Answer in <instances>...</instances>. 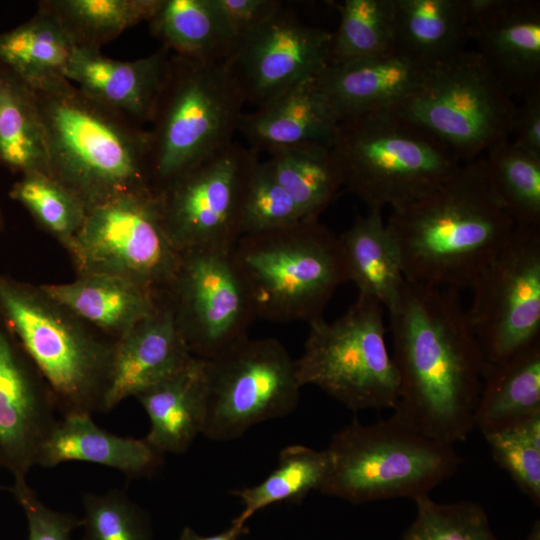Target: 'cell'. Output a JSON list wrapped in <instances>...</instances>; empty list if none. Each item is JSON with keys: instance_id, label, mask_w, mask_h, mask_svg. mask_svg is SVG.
I'll return each instance as SVG.
<instances>
[{"instance_id": "obj_25", "label": "cell", "mask_w": 540, "mask_h": 540, "mask_svg": "<svg viewBox=\"0 0 540 540\" xmlns=\"http://www.w3.org/2000/svg\"><path fill=\"white\" fill-rule=\"evenodd\" d=\"M207 396L205 360L193 357L181 370L135 397L150 422L145 439L163 455L186 452L203 432Z\"/></svg>"}, {"instance_id": "obj_45", "label": "cell", "mask_w": 540, "mask_h": 540, "mask_svg": "<svg viewBox=\"0 0 540 540\" xmlns=\"http://www.w3.org/2000/svg\"><path fill=\"white\" fill-rule=\"evenodd\" d=\"M247 532L248 527L246 524H241L233 520L226 530L210 536L200 535L191 527L186 526L182 529L178 540H238Z\"/></svg>"}, {"instance_id": "obj_12", "label": "cell", "mask_w": 540, "mask_h": 540, "mask_svg": "<svg viewBox=\"0 0 540 540\" xmlns=\"http://www.w3.org/2000/svg\"><path fill=\"white\" fill-rule=\"evenodd\" d=\"M205 363L208 396L202 435L210 440L238 439L297 407L302 386L295 359L275 338L248 336Z\"/></svg>"}, {"instance_id": "obj_34", "label": "cell", "mask_w": 540, "mask_h": 540, "mask_svg": "<svg viewBox=\"0 0 540 540\" xmlns=\"http://www.w3.org/2000/svg\"><path fill=\"white\" fill-rule=\"evenodd\" d=\"M325 450L290 445L280 451L277 467L259 484L233 491L242 505L234 521L246 522L258 511L281 502H301L311 491H319L328 471Z\"/></svg>"}, {"instance_id": "obj_6", "label": "cell", "mask_w": 540, "mask_h": 540, "mask_svg": "<svg viewBox=\"0 0 540 540\" xmlns=\"http://www.w3.org/2000/svg\"><path fill=\"white\" fill-rule=\"evenodd\" d=\"M256 318L310 323L348 282L338 236L316 221L243 235L231 251Z\"/></svg>"}, {"instance_id": "obj_17", "label": "cell", "mask_w": 540, "mask_h": 540, "mask_svg": "<svg viewBox=\"0 0 540 540\" xmlns=\"http://www.w3.org/2000/svg\"><path fill=\"white\" fill-rule=\"evenodd\" d=\"M51 389L0 318V468L27 481L59 417Z\"/></svg>"}, {"instance_id": "obj_19", "label": "cell", "mask_w": 540, "mask_h": 540, "mask_svg": "<svg viewBox=\"0 0 540 540\" xmlns=\"http://www.w3.org/2000/svg\"><path fill=\"white\" fill-rule=\"evenodd\" d=\"M171 54L161 45L146 57L126 61L74 48L66 78L93 101L141 126L153 118Z\"/></svg>"}, {"instance_id": "obj_37", "label": "cell", "mask_w": 540, "mask_h": 540, "mask_svg": "<svg viewBox=\"0 0 540 540\" xmlns=\"http://www.w3.org/2000/svg\"><path fill=\"white\" fill-rule=\"evenodd\" d=\"M9 196L20 203L63 248L76 236L87 213L83 203L48 173L20 175Z\"/></svg>"}, {"instance_id": "obj_5", "label": "cell", "mask_w": 540, "mask_h": 540, "mask_svg": "<svg viewBox=\"0 0 540 540\" xmlns=\"http://www.w3.org/2000/svg\"><path fill=\"white\" fill-rule=\"evenodd\" d=\"M330 149L343 186L368 210L417 201L463 164L441 140L392 109L339 121Z\"/></svg>"}, {"instance_id": "obj_29", "label": "cell", "mask_w": 540, "mask_h": 540, "mask_svg": "<svg viewBox=\"0 0 540 540\" xmlns=\"http://www.w3.org/2000/svg\"><path fill=\"white\" fill-rule=\"evenodd\" d=\"M74 48L59 23L37 8L27 21L0 33V64L39 90L67 80Z\"/></svg>"}, {"instance_id": "obj_33", "label": "cell", "mask_w": 540, "mask_h": 540, "mask_svg": "<svg viewBox=\"0 0 540 540\" xmlns=\"http://www.w3.org/2000/svg\"><path fill=\"white\" fill-rule=\"evenodd\" d=\"M159 0H41L75 48L101 51L127 29L148 22Z\"/></svg>"}, {"instance_id": "obj_8", "label": "cell", "mask_w": 540, "mask_h": 540, "mask_svg": "<svg viewBox=\"0 0 540 540\" xmlns=\"http://www.w3.org/2000/svg\"><path fill=\"white\" fill-rule=\"evenodd\" d=\"M324 495L359 505L429 495L462 463L455 446L428 438L393 415L334 433L328 447Z\"/></svg>"}, {"instance_id": "obj_46", "label": "cell", "mask_w": 540, "mask_h": 540, "mask_svg": "<svg viewBox=\"0 0 540 540\" xmlns=\"http://www.w3.org/2000/svg\"><path fill=\"white\" fill-rule=\"evenodd\" d=\"M526 540H540V521L534 522L530 532L527 535Z\"/></svg>"}, {"instance_id": "obj_31", "label": "cell", "mask_w": 540, "mask_h": 540, "mask_svg": "<svg viewBox=\"0 0 540 540\" xmlns=\"http://www.w3.org/2000/svg\"><path fill=\"white\" fill-rule=\"evenodd\" d=\"M0 165L20 175L48 173L45 134L35 92L1 64Z\"/></svg>"}, {"instance_id": "obj_13", "label": "cell", "mask_w": 540, "mask_h": 540, "mask_svg": "<svg viewBox=\"0 0 540 540\" xmlns=\"http://www.w3.org/2000/svg\"><path fill=\"white\" fill-rule=\"evenodd\" d=\"M258 153L232 142L156 191L166 230L183 253L231 252Z\"/></svg>"}, {"instance_id": "obj_22", "label": "cell", "mask_w": 540, "mask_h": 540, "mask_svg": "<svg viewBox=\"0 0 540 540\" xmlns=\"http://www.w3.org/2000/svg\"><path fill=\"white\" fill-rule=\"evenodd\" d=\"M317 78V77H316ZM308 79L253 112L243 113L240 132L256 153L310 143L330 146L339 119L319 89Z\"/></svg>"}, {"instance_id": "obj_21", "label": "cell", "mask_w": 540, "mask_h": 540, "mask_svg": "<svg viewBox=\"0 0 540 540\" xmlns=\"http://www.w3.org/2000/svg\"><path fill=\"white\" fill-rule=\"evenodd\" d=\"M426 68L392 50L328 64L316 82L341 121L392 109L418 87Z\"/></svg>"}, {"instance_id": "obj_41", "label": "cell", "mask_w": 540, "mask_h": 540, "mask_svg": "<svg viewBox=\"0 0 540 540\" xmlns=\"http://www.w3.org/2000/svg\"><path fill=\"white\" fill-rule=\"evenodd\" d=\"M301 221L304 220L292 198L272 176L266 164L259 161L244 200L242 236L271 231Z\"/></svg>"}, {"instance_id": "obj_10", "label": "cell", "mask_w": 540, "mask_h": 540, "mask_svg": "<svg viewBox=\"0 0 540 540\" xmlns=\"http://www.w3.org/2000/svg\"><path fill=\"white\" fill-rule=\"evenodd\" d=\"M384 307L358 296L339 318L309 324L303 352L295 359L300 385H313L358 411L394 408L399 381L386 344Z\"/></svg>"}, {"instance_id": "obj_2", "label": "cell", "mask_w": 540, "mask_h": 540, "mask_svg": "<svg viewBox=\"0 0 540 540\" xmlns=\"http://www.w3.org/2000/svg\"><path fill=\"white\" fill-rule=\"evenodd\" d=\"M386 226L407 282L457 292L471 288L515 228L484 157L462 164L423 198L393 209Z\"/></svg>"}, {"instance_id": "obj_26", "label": "cell", "mask_w": 540, "mask_h": 540, "mask_svg": "<svg viewBox=\"0 0 540 540\" xmlns=\"http://www.w3.org/2000/svg\"><path fill=\"white\" fill-rule=\"evenodd\" d=\"M348 281L358 296L379 302L387 311L400 297L406 283L397 246L382 218V211L368 210L338 236Z\"/></svg>"}, {"instance_id": "obj_24", "label": "cell", "mask_w": 540, "mask_h": 540, "mask_svg": "<svg viewBox=\"0 0 540 540\" xmlns=\"http://www.w3.org/2000/svg\"><path fill=\"white\" fill-rule=\"evenodd\" d=\"M66 283L40 284L42 290L113 341L153 314L163 299L121 277L76 275Z\"/></svg>"}, {"instance_id": "obj_30", "label": "cell", "mask_w": 540, "mask_h": 540, "mask_svg": "<svg viewBox=\"0 0 540 540\" xmlns=\"http://www.w3.org/2000/svg\"><path fill=\"white\" fill-rule=\"evenodd\" d=\"M540 413V340L487 367L474 424L482 433Z\"/></svg>"}, {"instance_id": "obj_16", "label": "cell", "mask_w": 540, "mask_h": 540, "mask_svg": "<svg viewBox=\"0 0 540 540\" xmlns=\"http://www.w3.org/2000/svg\"><path fill=\"white\" fill-rule=\"evenodd\" d=\"M332 34L305 24L283 6L244 36L233 55V69L246 102L260 107L316 78L329 64Z\"/></svg>"}, {"instance_id": "obj_3", "label": "cell", "mask_w": 540, "mask_h": 540, "mask_svg": "<svg viewBox=\"0 0 540 540\" xmlns=\"http://www.w3.org/2000/svg\"><path fill=\"white\" fill-rule=\"evenodd\" d=\"M48 174L90 210L153 188L150 133L83 94L68 80L34 90Z\"/></svg>"}, {"instance_id": "obj_35", "label": "cell", "mask_w": 540, "mask_h": 540, "mask_svg": "<svg viewBox=\"0 0 540 540\" xmlns=\"http://www.w3.org/2000/svg\"><path fill=\"white\" fill-rule=\"evenodd\" d=\"M486 153L491 185L515 226L540 227V156L508 139Z\"/></svg>"}, {"instance_id": "obj_9", "label": "cell", "mask_w": 540, "mask_h": 540, "mask_svg": "<svg viewBox=\"0 0 540 540\" xmlns=\"http://www.w3.org/2000/svg\"><path fill=\"white\" fill-rule=\"evenodd\" d=\"M513 96L477 51L428 66L418 87L392 108L446 144L464 164L511 135Z\"/></svg>"}, {"instance_id": "obj_7", "label": "cell", "mask_w": 540, "mask_h": 540, "mask_svg": "<svg viewBox=\"0 0 540 540\" xmlns=\"http://www.w3.org/2000/svg\"><path fill=\"white\" fill-rule=\"evenodd\" d=\"M246 99L233 56L204 62L171 54L150 122V180L155 191L233 142Z\"/></svg>"}, {"instance_id": "obj_27", "label": "cell", "mask_w": 540, "mask_h": 540, "mask_svg": "<svg viewBox=\"0 0 540 540\" xmlns=\"http://www.w3.org/2000/svg\"><path fill=\"white\" fill-rule=\"evenodd\" d=\"M466 0H394V50L431 66L464 51Z\"/></svg>"}, {"instance_id": "obj_43", "label": "cell", "mask_w": 540, "mask_h": 540, "mask_svg": "<svg viewBox=\"0 0 540 540\" xmlns=\"http://www.w3.org/2000/svg\"><path fill=\"white\" fill-rule=\"evenodd\" d=\"M214 3L239 40L266 23L283 7L278 0H214Z\"/></svg>"}, {"instance_id": "obj_44", "label": "cell", "mask_w": 540, "mask_h": 540, "mask_svg": "<svg viewBox=\"0 0 540 540\" xmlns=\"http://www.w3.org/2000/svg\"><path fill=\"white\" fill-rule=\"evenodd\" d=\"M511 134L517 146L540 156V88L524 95L516 106Z\"/></svg>"}, {"instance_id": "obj_15", "label": "cell", "mask_w": 540, "mask_h": 540, "mask_svg": "<svg viewBox=\"0 0 540 540\" xmlns=\"http://www.w3.org/2000/svg\"><path fill=\"white\" fill-rule=\"evenodd\" d=\"M164 298L190 354L203 360L247 338L256 318L231 252H183Z\"/></svg>"}, {"instance_id": "obj_23", "label": "cell", "mask_w": 540, "mask_h": 540, "mask_svg": "<svg viewBox=\"0 0 540 540\" xmlns=\"http://www.w3.org/2000/svg\"><path fill=\"white\" fill-rule=\"evenodd\" d=\"M68 461H82L118 470L129 478L152 477L163 463V454L145 438L109 433L90 414L60 416L44 441L36 466L52 468Z\"/></svg>"}, {"instance_id": "obj_42", "label": "cell", "mask_w": 540, "mask_h": 540, "mask_svg": "<svg viewBox=\"0 0 540 540\" xmlns=\"http://www.w3.org/2000/svg\"><path fill=\"white\" fill-rule=\"evenodd\" d=\"M6 489L23 509L28 540H70L73 531L81 527V518L46 506L27 481L13 482Z\"/></svg>"}, {"instance_id": "obj_48", "label": "cell", "mask_w": 540, "mask_h": 540, "mask_svg": "<svg viewBox=\"0 0 540 540\" xmlns=\"http://www.w3.org/2000/svg\"><path fill=\"white\" fill-rule=\"evenodd\" d=\"M0 489H4V488H2V487L0 486Z\"/></svg>"}, {"instance_id": "obj_4", "label": "cell", "mask_w": 540, "mask_h": 540, "mask_svg": "<svg viewBox=\"0 0 540 540\" xmlns=\"http://www.w3.org/2000/svg\"><path fill=\"white\" fill-rule=\"evenodd\" d=\"M0 318L48 384L61 416L104 412L115 341L40 284L2 272Z\"/></svg>"}, {"instance_id": "obj_36", "label": "cell", "mask_w": 540, "mask_h": 540, "mask_svg": "<svg viewBox=\"0 0 540 540\" xmlns=\"http://www.w3.org/2000/svg\"><path fill=\"white\" fill-rule=\"evenodd\" d=\"M332 34L329 64L394 50V0H344Z\"/></svg>"}, {"instance_id": "obj_14", "label": "cell", "mask_w": 540, "mask_h": 540, "mask_svg": "<svg viewBox=\"0 0 540 540\" xmlns=\"http://www.w3.org/2000/svg\"><path fill=\"white\" fill-rule=\"evenodd\" d=\"M470 289L466 312L487 367L540 340V227L515 226Z\"/></svg>"}, {"instance_id": "obj_1", "label": "cell", "mask_w": 540, "mask_h": 540, "mask_svg": "<svg viewBox=\"0 0 540 540\" xmlns=\"http://www.w3.org/2000/svg\"><path fill=\"white\" fill-rule=\"evenodd\" d=\"M388 313L399 381L393 416L433 440L465 441L487 364L459 292L406 281Z\"/></svg>"}, {"instance_id": "obj_47", "label": "cell", "mask_w": 540, "mask_h": 540, "mask_svg": "<svg viewBox=\"0 0 540 540\" xmlns=\"http://www.w3.org/2000/svg\"><path fill=\"white\" fill-rule=\"evenodd\" d=\"M6 229V218L4 214V210L2 207V203L0 200V233L4 232Z\"/></svg>"}, {"instance_id": "obj_39", "label": "cell", "mask_w": 540, "mask_h": 540, "mask_svg": "<svg viewBox=\"0 0 540 540\" xmlns=\"http://www.w3.org/2000/svg\"><path fill=\"white\" fill-rule=\"evenodd\" d=\"M414 501L416 516L401 540H498L477 503H439L429 495Z\"/></svg>"}, {"instance_id": "obj_38", "label": "cell", "mask_w": 540, "mask_h": 540, "mask_svg": "<svg viewBox=\"0 0 540 540\" xmlns=\"http://www.w3.org/2000/svg\"><path fill=\"white\" fill-rule=\"evenodd\" d=\"M497 464L540 505V413L483 433Z\"/></svg>"}, {"instance_id": "obj_18", "label": "cell", "mask_w": 540, "mask_h": 540, "mask_svg": "<svg viewBox=\"0 0 540 540\" xmlns=\"http://www.w3.org/2000/svg\"><path fill=\"white\" fill-rule=\"evenodd\" d=\"M468 38L512 95L540 88V4L531 0H466Z\"/></svg>"}, {"instance_id": "obj_11", "label": "cell", "mask_w": 540, "mask_h": 540, "mask_svg": "<svg viewBox=\"0 0 540 540\" xmlns=\"http://www.w3.org/2000/svg\"><path fill=\"white\" fill-rule=\"evenodd\" d=\"M76 275L107 274L166 296L182 259L161 214L157 192L146 189L113 198L87 211L64 248Z\"/></svg>"}, {"instance_id": "obj_32", "label": "cell", "mask_w": 540, "mask_h": 540, "mask_svg": "<svg viewBox=\"0 0 540 540\" xmlns=\"http://www.w3.org/2000/svg\"><path fill=\"white\" fill-rule=\"evenodd\" d=\"M264 163L292 198L304 221L318 220L343 187L340 170L326 144L282 149L269 154Z\"/></svg>"}, {"instance_id": "obj_20", "label": "cell", "mask_w": 540, "mask_h": 540, "mask_svg": "<svg viewBox=\"0 0 540 540\" xmlns=\"http://www.w3.org/2000/svg\"><path fill=\"white\" fill-rule=\"evenodd\" d=\"M192 358L164 298L153 314L115 341L104 412L172 376Z\"/></svg>"}, {"instance_id": "obj_28", "label": "cell", "mask_w": 540, "mask_h": 540, "mask_svg": "<svg viewBox=\"0 0 540 540\" xmlns=\"http://www.w3.org/2000/svg\"><path fill=\"white\" fill-rule=\"evenodd\" d=\"M150 32L172 54L204 62L231 58L240 40L214 0H159Z\"/></svg>"}, {"instance_id": "obj_40", "label": "cell", "mask_w": 540, "mask_h": 540, "mask_svg": "<svg viewBox=\"0 0 540 540\" xmlns=\"http://www.w3.org/2000/svg\"><path fill=\"white\" fill-rule=\"evenodd\" d=\"M81 540H153L148 513L124 490L82 496Z\"/></svg>"}]
</instances>
